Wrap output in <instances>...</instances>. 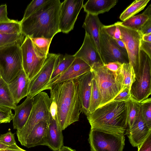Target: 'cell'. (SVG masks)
Listing matches in <instances>:
<instances>
[{
    "instance_id": "cell-37",
    "label": "cell",
    "mask_w": 151,
    "mask_h": 151,
    "mask_svg": "<svg viewBox=\"0 0 151 151\" xmlns=\"http://www.w3.org/2000/svg\"><path fill=\"white\" fill-rule=\"evenodd\" d=\"M14 116L12 109L0 106V124L10 122Z\"/></svg>"
},
{
    "instance_id": "cell-7",
    "label": "cell",
    "mask_w": 151,
    "mask_h": 151,
    "mask_svg": "<svg viewBox=\"0 0 151 151\" xmlns=\"http://www.w3.org/2000/svg\"><path fill=\"white\" fill-rule=\"evenodd\" d=\"M100 97L99 107L112 101L119 93L114 73L108 69L104 64L91 68Z\"/></svg>"
},
{
    "instance_id": "cell-12",
    "label": "cell",
    "mask_w": 151,
    "mask_h": 151,
    "mask_svg": "<svg viewBox=\"0 0 151 151\" xmlns=\"http://www.w3.org/2000/svg\"><path fill=\"white\" fill-rule=\"evenodd\" d=\"M21 49L23 69L30 80L39 71L46 58L40 57L37 54L29 37H25Z\"/></svg>"
},
{
    "instance_id": "cell-20",
    "label": "cell",
    "mask_w": 151,
    "mask_h": 151,
    "mask_svg": "<svg viewBox=\"0 0 151 151\" xmlns=\"http://www.w3.org/2000/svg\"><path fill=\"white\" fill-rule=\"evenodd\" d=\"M33 97L27 96L20 105L17 106L12 119L13 129L19 130L22 129L27 122L33 105Z\"/></svg>"
},
{
    "instance_id": "cell-15",
    "label": "cell",
    "mask_w": 151,
    "mask_h": 151,
    "mask_svg": "<svg viewBox=\"0 0 151 151\" xmlns=\"http://www.w3.org/2000/svg\"><path fill=\"white\" fill-rule=\"evenodd\" d=\"M74 55L86 63L91 68L104 64L101 57L91 37L86 32L83 43Z\"/></svg>"
},
{
    "instance_id": "cell-45",
    "label": "cell",
    "mask_w": 151,
    "mask_h": 151,
    "mask_svg": "<svg viewBox=\"0 0 151 151\" xmlns=\"http://www.w3.org/2000/svg\"><path fill=\"white\" fill-rule=\"evenodd\" d=\"M143 14L151 18V4H150L146 9L142 13Z\"/></svg>"
},
{
    "instance_id": "cell-3",
    "label": "cell",
    "mask_w": 151,
    "mask_h": 151,
    "mask_svg": "<svg viewBox=\"0 0 151 151\" xmlns=\"http://www.w3.org/2000/svg\"><path fill=\"white\" fill-rule=\"evenodd\" d=\"M86 116L91 129L124 134L127 126V101H111Z\"/></svg>"
},
{
    "instance_id": "cell-18",
    "label": "cell",
    "mask_w": 151,
    "mask_h": 151,
    "mask_svg": "<svg viewBox=\"0 0 151 151\" xmlns=\"http://www.w3.org/2000/svg\"><path fill=\"white\" fill-rule=\"evenodd\" d=\"M29 81L23 69L12 82L8 84L16 105L22 99L27 96Z\"/></svg>"
},
{
    "instance_id": "cell-38",
    "label": "cell",
    "mask_w": 151,
    "mask_h": 151,
    "mask_svg": "<svg viewBox=\"0 0 151 151\" xmlns=\"http://www.w3.org/2000/svg\"><path fill=\"white\" fill-rule=\"evenodd\" d=\"M0 141L2 142L8 146L16 144L14 134L12 133L10 131L4 134H1L0 135Z\"/></svg>"
},
{
    "instance_id": "cell-35",
    "label": "cell",
    "mask_w": 151,
    "mask_h": 151,
    "mask_svg": "<svg viewBox=\"0 0 151 151\" xmlns=\"http://www.w3.org/2000/svg\"><path fill=\"white\" fill-rule=\"evenodd\" d=\"M22 34L6 35L0 34V48L18 41L24 40Z\"/></svg>"
},
{
    "instance_id": "cell-24",
    "label": "cell",
    "mask_w": 151,
    "mask_h": 151,
    "mask_svg": "<svg viewBox=\"0 0 151 151\" xmlns=\"http://www.w3.org/2000/svg\"><path fill=\"white\" fill-rule=\"evenodd\" d=\"M118 2L117 0H89L83 7L87 13L98 15L109 11Z\"/></svg>"
},
{
    "instance_id": "cell-44",
    "label": "cell",
    "mask_w": 151,
    "mask_h": 151,
    "mask_svg": "<svg viewBox=\"0 0 151 151\" xmlns=\"http://www.w3.org/2000/svg\"><path fill=\"white\" fill-rule=\"evenodd\" d=\"M139 32L142 35L151 33V18H149L144 24Z\"/></svg>"
},
{
    "instance_id": "cell-34",
    "label": "cell",
    "mask_w": 151,
    "mask_h": 151,
    "mask_svg": "<svg viewBox=\"0 0 151 151\" xmlns=\"http://www.w3.org/2000/svg\"><path fill=\"white\" fill-rule=\"evenodd\" d=\"M48 1V0H32L27 7L22 20H24L28 17L45 4Z\"/></svg>"
},
{
    "instance_id": "cell-29",
    "label": "cell",
    "mask_w": 151,
    "mask_h": 151,
    "mask_svg": "<svg viewBox=\"0 0 151 151\" xmlns=\"http://www.w3.org/2000/svg\"><path fill=\"white\" fill-rule=\"evenodd\" d=\"M127 121L129 128L131 127L138 117L141 109V103L131 98L127 101Z\"/></svg>"
},
{
    "instance_id": "cell-50",
    "label": "cell",
    "mask_w": 151,
    "mask_h": 151,
    "mask_svg": "<svg viewBox=\"0 0 151 151\" xmlns=\"http://www.w3.org/2000/svg\"><path fill=\"white\" fill-rule=\"evenodd\" d=\"M9 146L4 144L0 141V149H7L9 148Z\"/></svg>"
},
{
    "instance_id": "cell-2",
    "label": "cell",
    "mask_w": 151,
    "mask_h": 151,
    "mask_svg": "<svg viewBox=\"0 0 151 151\" xmlns=\"http://www.w3.org/2000/svg\"><path fill=\"white\" fill-rule=\"evenodd\" d=\"M57 106V117L62 130L78 121L81 112L78 84L76 79L59 83L49 89Z\"/></svg>"
},
{
    "instance_id": "cell-14",
    "label": "cell",
    "mask_w": 151,
    "mask_h": 151,
    "mask_svg": "<svg viewBox=\"0 0 151 151\" xmlns=\"http://www.w3.org/2000/svg\"><path fill=\"white\" fill-rule=\"evenodd\" d=\"M91 70L90 66L81 59L76 58L69 67L55 78L50 81L41 89V92L49 90L52 86L59 83L75 79Z\"/></svg>"
},
{
    "instance_id": "cell-6",
    "label": "cell",
    "mask_w": 151,
    "mask_h": 151,
    "mask_svg": "<svg viewBox=\"0 0 151 151\" xmlns=\"http://www.w3.org/2000/svg\"><path fill=\"white\" fill-rule=\"evenodd\" d=\"M130 90L131 99L140 102L151 94V59L140 50V63Z\"/></svg>"
},
{
    "instance_id": "cell-9",
    "label": "cell",
    "mask_w": 151,
    "mask_h": 151,
    "mask_svg": "<svg viewBox=\"0 0 151 151\" xmlns=\"http://www.w3.org/2000/svg\"><path fill=\"white\" fill-rule=\"evenodd\" d=\"M115 24L120 30L121 40L126 46L129 63L131 69L135 73L140 63V45L142 35L140 32L124 27L119 22Z\"/></svg>"
},
{
    "instance_id": "cell-28",
    "label": "cell",
    "mask_w": 151,
    "mask_h": 151,
    "mask_svg": "<svg viewBox=\"0 0 151 151\" xmlns=\"http://www.w3.org/2000/svg\"><path fill=\"white\" fill-rule=\"evenodd\" d=\"M37 54L42 58H46L52 39L44 37L30 38Z\"/></svg>"
},
{
    "instance_id": "cell-10",
    "label": "cell",
    "mask_w": 151,
    "mask_h": 151,
    "mask_svg": "<svg viewBox=\"0 0 151 151\" xmlns=\"http://www.w3.org/2000/svg\"><path fill=\"white\" fill-rule=\"evenodd\" d=\"M59 55L50 53L47 54L39 71L29 80L27 96L34 97L41 92L42 88L48 83L57 66Z\"/></svg>"
},
{
    "instance_id": "cell-32",
    "label": "cell",
    "mask_w": 151,
    "mask_h": 151,
    "mask_svg": "<svg viewBox=\"0 0 151 151\" xmlns=\"http://www.w3.org/2000/svg\"><path fill=\"white\" fill-rule=\"evenodd\" d=\"M100 104V97L99 93L95 81L93 77L92 81L91 89L88 114L93 113L99 108Z\"/></svg>"
},
{
    "instance_id": "cell-17",
    "label": "cell",
    "mask_w": 151,
    "mask_h": 151,
    "mask_svg": "<svg viewBox=\"0 0 151 151\" xmlns=\"http://www.w3.org/2000/svg\"><path fill=\"white\" fill-rule=\"evenodd\" d=\"M126 130L130 143L135 147L140 146L151 133V129L147 127L144 121L141 111L132 126Z\"/></svg>"
},
{
    "instance_id": "cell-27",
    "label": "cell",
    "mask_w": 151,
    "mask_h": 151,
    "mask_svg": "<svg viewBox=\"0 0 151 151\" xmlns=\"http://www.w3.org/2000/svg\"><path fill=\"white\" fill-rule=\"evenodd\" d=\"M76 58L74 55L60 54L58 58L57 66L52 74L50 81L55 78L65 71L70 65Z\"/></svg>"
},
{
    "instance_id": "cell-4",
    "label": "cell",
    "mask_w": 151,
    "mask_h": 151,
    "mask_svg": "<svg viewBox=\"0 0 151 151\" xmlns=\"http://www.w3.org/2000/svg\"><path fill=\"white\" fill-rule=\"evenodd\" d=\"M24 40L0 48V76L7 84L23 69L21 46Z\"/></svg>"
},
{
    "instance_id": "cell-43",
    "label": "cell",
    "mask_w": 151,
    "mask_h": 151,
    "mask_svg": "<svg viewBox=\"0 0 151 151\" xmlns=\"http://www.w3.org/2000/svg\"><path fill=\"white\" fill-rule=\"evenodd\" d=\"M140 49L146 53L151 59V42H146L141 40Z\"/></svg>"
},
{
    "instance_id": "cell-42",
    "label": "cell",
    "mask_w": 151,
    "mask_h": 151,
    "mask_svg": "<svg viewBox=\"0 0 151 151\" xmlns=\"http://www.w3.org/2000/svg\"><path fill=\"white\" fill-rule=\"evenodd\" d=\"M122 64L119 62L116 61L110 62L104 65L109 70L114 73H115L120 69L122 67Z\"/></svg>"
},
{
    "instance_id": "cell-49",
    "label": "cell",
    "mask_w": 151,
    "mask_h": 151,
    "mask_svg": "<svg viewBox=\"0 0 151 151\" xmlns=\"http://www.w3.org/2000/svg\"><path fill=\"white\" fill-rule=\"evenodd\" d=\"M58 151H76L70 147L63 146Z\"/></svg>"
},
{
    "instance_id": "cell-26",
    "label": "cell",
    "mask_w": 151,
    "mask_h": 151,
    "mask_svg": "<svg viewBox=\"0 0 151 151\" xmlns=\"http://www.w3.org/2000/svg\"><path fill=\"white\" fill-rule=\"evenodd\" d=\"M150 0H136L121 14L119 19L123 22L129 19L142 10Z\"/></svg>"
},
{
    "instance_id": "cell-33",
    "label": "cell",
    "mask_w": 151,
    "mask_h": 151,
    "mask_svg": "<svg viewBox=\"0 0 151 151\" xmlns=\"http://www.w3.org/2000/svg\"><path fill=\"white\" fill-rule=\"evenodd\" d=\"M141 103L142 117L147 127L151 129V99L148 98Z\"/></svg>"
},
{
    "instance_id": "cell-5",
    "label": "cell",
    "mask_w": 151,
    "mask_h": 151,
    "mask_svg": "<svg viewBox=\"0 0 151 151\" xmlns=\"http://www.w3.org/2000/svg\"><path fill=\"white\" fill-rule=\"evenodd\" d=\"M50 105V98L45 92H41L33 97L32 107L27 122L22 129L16 131L18 140L22 145L37 123L43 121L49 124L52 119Z\"/></svg>"
},
{
    "instance_id": "cell-16",
    "label": "cell",
    "mask_w": 151,
    "mask_h": 151,
    "mask_svg": "<svg viewBox=\"0 0 151 151\" xmlns=\"http://www.w3.org/2000/svg\"><path fill=\"white\" fill-rule=\"evenodd\" d=\"M93 77V73L91 70L76 79L78 84L81 112L86 116L89 113Z\"/></svg>"
},
{
    "instance_id": "cell-19",
    "label": "cell",
    "mask_w": 151,
    "mask_h": 151,
    "mask_svg": "<svg viewBox=\"0 0 151 151\" xmlns=\"http://www.w3.org/2000/svg\"><path fill=\"white\" fill-rule=\"evenodd\" d=\"M103 25L98 15L87 13L82 26L86 32L87 33L93 40L101 56L100 33Z\"/></svg>"
},
{
    "instance_id": "cell-21",
    "label": "cell",
    "mask_w": 151,
    "mask_h": 151,
    "mask_svg": "<svg viewBox=\"0 0 151 151\" xmlns=\"http://www.w3.org/2000/svg\"><path fill=\"white\" fill-rule=\"evenodd\" d=\"M48 124L42 121L36 124L27 138L24 146L29 148L36 146H47L46 137Z\"/></svg>"
},
{
    "instance_id": "cell-46",
    "label": "cell",
    "mask_w": 151,
    "mask_h": 151,
    "mask_svg": "<svg viewBox=\"0 0 151 151\" xmlns=\"http://www.w3.org/2000/svg\"><path fill=\"white\" fill-rule=\"evenodd\" d=\"M142 40L146 42H151V33L142 35Z\"/></svg>"
},
{
    "instance_id": "cell-1",
    "label": "cell",
    "mask_w": 151,
    "mask_h": 151,
    "mask_svg": "<svg viewBox=\"0 0 151 151\" xmlns=\"http://www.w3.org/2000/svg\"><path fill=\"white\" fill-rule=\"evenodd\" d=\"M61 4L59 0H48L28 17L21 20L22 34L30 38L52 39L60 32L59 23Z\"/></svg>"
},
{
    "instance_id": "cell-23",
    "label": "cell",
    "mask_w": 151,
    "mask_h": 151,
    "mask_svg": "<svg viewBox=\"0 0 151 151\" xmlns=\"http://www.w3.org/2000/svg\"><path fill=\"white\" fill-rule=\"evenodd\" d=\"M114 73L119 93L127 88L130 90L131 86L135 81V74L129 63H123L120 69Z\"/></svg>"
},
{
    "instance_id": "cell-13",
    "label": "cell",
    "mask_w": 151,
    "mask_h": 151,
    "mask_svg": "<svg viewBox=\"0 0 151 151\" xmlns=\"http://www.w3.org/2000/svg\"><path fill=\"white\" fill-rule=\"evenodd\" d=\"M83 0H65L61 3L59 18L60 32L68 33L73 29L81 10Z\"/></svg>"
},
{
    "instance_id": "cell-52",
    "label": "cell",
    "mask_w": 151,
    "mask_h": 151,
    "mask_svg": "<svg viewBox=\"0 0 151 151\" xmlns=\"http://www.w3.org/2000/svg\"><path fill=\"white\" fill-rule=\"evenodd\" d=\"M1 78V76H0V80Z\"/></svg>"
},
{
    "instance_id": "cell-48",
    "label": "cell",
    "mask_w": 151,
    "mask_h": 151,
    "mask_svg": "<svg viewBox=\"0 0 151 151\" xmlns=\"http://www.w3.org/2000/svg\"><path fill=\"white\" fill-rule=\"evenodd\" d=\"M117 45L120 47L126 50V46L124 42L122 40L114 39Z\"/></svg>"
},
{
    "instance_id": "cell-40",
    "label": "cell",
    "mask_w": 151,
    "mask_h": 151,
    "mask_svg": "<svg viewBox=\"0 0 151 151\" xmlns=\"http://www.w3.org/2000/svg\"><path fill=\"white\" fill-rule=\"evenodd\" d=\"M138 151H151V133L144 141L138 147Z\"/></svg>"
},
{
    "instance_id": "cell-25",
    "label": "cell",
    "mask_w": 151,
    "mask_h": 151,
    "mask_svg": "<svg viewBox=\"0 0 151 151\" xmlns=\"http://www.w3.org/2000/svg\"><path fill=\"white\" fill-rule=\"evenodd\" d=\"M0 106L14 110L17 105L9 89L8 84L1 78L0 80Z\"/></svg>"
},
{
    "instance_id": "cell-11",
    "label": "cell",
    "mask_w": 151,
    "mask_h": 151,
    "mask_svg": "<svg viewBox=\"0 0 151 151\" xmlns=\"http://www.w3.org/2000/svg\"><path fill=\"white\" fill-rule=\"evenodd\" d=\"M100 36L101 56L104 65L116 61L122 64L129 63L127 50L119 46L102 28Z\"/></svg>"
},
{
    "instance_id": "cell-8",
    "label": "cell",
    "mask_w": 151,
    "mask_h": 151,
    "mask_svg": "<svg viewBox=\"0 0 151 151\" xmlns=\"http://www.w3.org/2000/svg\"><path fill=\"white\" fill-rule=\"evenodd\" d=\"M88 141L91 151H123L125 137L124 134L91 129Z\"/></svg>"
},
{
    "instance_id": "cell-22",
    "label": "cell",
    "mask_w": 151,
    "mask_h": 151,
    "mask_svg": "<svg viewBox=\"0 0 151 151\" xmlns=\"http://www.w3.org/2000/svg\"><path fill=\"white\" fill-rule=\"evenodd\" d=\"M57 121L52 119L48 124L46 137L47 146L58 151L63 146L62 131Z\"/></svg>"
},
{
    "instance_id": "cell-51",
    "label": "cell",
    "mask_w": 151,
    "mask_h": 151,
    "mask_svg": "<svg viewBox=\"0 0 151 151\" xmlns=\"http://www.w3.org/2000/svg\"><path fill=\"white\" fill-rule=\"evenodd\" d=\"M4 150V149H0V151H1V150Z\"/></svg>"
},
{
    "instance_id": "cell-31",
    "label": "cell",
    "mask_w": 151,
    "mask_h": 151,
    "mask_svg": "<svg viewBox=\"0 0 151 151\" xmlns=\"http://www.w3.org/2000/svg\"><path fill=\"white\" fill-rule=\"evenodd\" d=\"M0 34L6 35L22 34L20 21L11 20L8 22H0Z\"/></svg>"
},
{
    "instance_id": "cell-41",
    "label": "cell",
    "mask_w": 151,
    "mask_h": 151,
    "mask_svg": "<svg viewBox=\"0 0 151 151\" xmlns=\"http://www.w3.org/2000/svg\"><path fill=\"white\" fill-rule=\"evenodd\" d=\"M11 19L7 16V5L6 4L0 6V22H8Z\"/></svg>"
},
{
    "instance_id": "cell-47",
    "label": "cell",
    "mask_w": 151,
    "mask_h": 151,
    "mask_svg": "<svg viewBox=\"0 0 151 151\" xmlns=\"http://www.w3.org/2000/svg\"><path fill=\"white\" fill-rule=\"evenodd\" d=\"M0 151H26L19 147L17 145L12 149H4Z\"/></svg>"
},
{
    "instance_id": "cell-39",
    "label": "cell",
    "mask_w": 151,
    "mask_h": 151,
    "mask_svg": "<svg viewBox=\"0 0 151 151\" xmlns=\"http://www.w3.org/2000/svg\"><path fill=\"white\" fill-rule=\"evenodd\" d=\"M130 89L127 88L119 94L113 99L114 101H127L131 98Z\"/></svg>"
},
{
    "instance_id": "cell-36",
    "label": "cell",
    "mask_w": 151,
    "mask_h": 151,
    "mask_svg": "<svg viewBox=\"0 0 151 151\" xmlns=\"http://www.w3.org/2000/svg\"><path fill=\"white\" fill-rule=\"evenodd\" d=\"M102 28L107 35L113 39L121 40V32L115 24L108 26L103 25Z\"/></svg>"
},
{
    "instance_id": "cell-30",
    "label": "cell",
    "mask_w": 151,
    "mask_h": 151,
    "mask_svg": "<svg viewBox=\"0 0 151 151\" xmlns=\"http://www.w3.org/2000/svg\"><path fill=\"white\" fill-rule=\"evenodd\" d=\"M149 18L142 14L134 16L122 22H119L120 24L126 27L140 32L141 29Z\"/></svg>"
}]
</instances>
